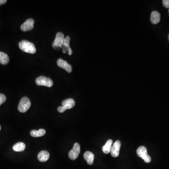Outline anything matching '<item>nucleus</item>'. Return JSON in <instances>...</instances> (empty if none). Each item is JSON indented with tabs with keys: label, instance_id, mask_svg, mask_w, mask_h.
Returning a JSON list of instances; mask_svg holds the SVG:
<instances>
[{
	"label": "nucleus",
	"instance_id": "39448f33",
	"mask_svg": "<svg viewBox=\"0 0 169 169\" xmlns=\"http://www.w3.org/2000/svg\"><path fill=\"white\" fill-rule=\"evenodd\" d=\"M35 82L37 85L43 86L48 88L52 87L53 85V82L52 79L45 76L39 77L36 79Z\"/></svg>",
	"mask_w": 169,
	"mask_h": 169
},
{
	"label": "nucleus",
	"instance_id": "7ed1b4c3",
	"mask_svg": "<svg viewBox=\"0 0 169 169\" xmlns=\"http://www.w3.org/2000/svg\"><path fill=\"white\" fill-rule=\"evenodd\" d=\"M64 34L62 32H58L57 33L55 40L52 43V47L54 49L59 50L62 48L64 39Z\"/></svg>",
	"mask_w": 169,
	"mask_h": 169
},
{
	"label": "nucleus",
	"instance_id": "1a4fd4ad",
	"mask_svg": "<svg viewBox=\"0 0 169 169\" xmlns=\"http://www.w3.org/2000/svg\"><path fill=\"white\" fill-rule=\"evenodd\" d=\"M57 64L59 67L63 68V69L66 70L68 73H70L72 70V66L69 64L66 61L63 60L61 58H59L57 60Z\"/></svg>",
	"mask_w": 169,
	"mask_h": 169
},
{
	"label": "nucleus",
	"instance_id": "dca6fc26",
	"mask_svg": "<svg viewBox=\"0 0 169 169\" xmlns=\"http://www.w3.org/2000/svg\"><path fill=\"white\" fill-rule=\"evenodd\" d=\"M45 133H46V131L43 129H39L38 131L33 130L30 132L31 136L33 137H41V136L44 135Z\"/></svg>",
	"mask_w": 169,
	"mask_h": 169
},
{
	"label": "nucleus",
	"instance_id": "ddd939ff",
	"mask_svg": "<svg viewBox=\"0 0 169 169\" xmlns=\"http://www.w3.org/2000/svg\"><path fill=\"white\" fill-rule=\"evenodd\" d=\"M50 157V153L48 152L46 150H43L39 153L38 158L40 162H45L48 160Z\"/></svg>",
	"mask_w": 169,
	"mask_h": 169
},
{
	"label": "nucleus",
	"instance_id": "9d476101",
	"mask_svg": "<svg viewBox=\"0 0 169 169\" xmlns=\"http://www.w3.org/2000/svg\"><path fill=\"white\" fill-rule=\"evenodd\" d=\"M121 142L119 141H117L114 143L111 148V156L114 157H119V151L121 148Z\"/></svg>",
	"mask_w": 169,
	"mask_h": 169
},
{
	"label": "nucleus",
	"instance_id": "aec40b11",
	"mask_svg": "<svg viewBox=\"0 0 169 169\" xmlns=\"http://www.w3.org/2000/svg\"><path fill=\"white\" fill-rule=\"evenodd\" d=\"M162 2L164 7L169 9V0H163Z\"/></svg>",
	"mask_w": 169,
	"mask_h": 169
},
{
	"label": "nucleus",
	"instance_id": "20e7f679",
	"mask_svg": "<svg viewBox=\"0 0 169 169\" xmlns=\"http://www.w3.org/2000/svg\"><path fill=\"white\" fill-rule=\"evenodd\" d=\"M137 154L139 157L144 160L145 163H149L151 161V158L148 154L147 148L144 146L139 147L137 149Z\"/></svg>",
	"mask_w": 169,
	"mask_h": 169
},
{
	"label": "nucleus",
	"instance_id": "6e6552de",
	"mask_svg": "<svg viewBox=\"0 0 169 169\" xmlns=\"http://www.w3.org/2000/svg\"><path fill=\"white\" fill-rule=\"evenodd\" d=\"M34 20L32 19H29L21 25V30L23 32H27L32 30L34 27Z\"/></svg>",
	"mask_w": 169,
	"mask_h": 169
},
{
	"label": "nucleus",
	"instance_id": "5701e85b",
	"mask_svg": "<svg viewBox=\"0 0 169 169\" xmlns=\"http://www.w3.org/2000/svg\"><path fill=\"white\" fill-rule=\"evenodd\" d=\"M1 126H0V131H1Z\"/></svg>",
	"mask_w": 169,
	"mask_h": 169
},
{
	"label": "nucleus",
	"instance_id": "f8f14e48",
	"mask_svg": "<svg viewBox=\"0 0 169 169\" xmlns=\"http://www.w3.org/2000/svg\"><path fill=\"white\" fill-rule=\"evenodd\" d=\"M161 20L160 14L158 12V11H152L151 14L150 21L153 24L156 25L160 22Z\"/></svg>",
	"mask_w": 169,
	"mask_h": 169
},
{
	"label": "nucleus",
	"instance_id": "a211bd4d",
	"mask_svg": "<svg viewBox=\"0 0 169 169\" xmlns=\"http://www.w3.org/2000/svg\"><path fill=\"white\" fill-rule=\"evenodd\" d=\"M9 62V56L4 52H0V63L5 65L7 64Z\"/></svg>",
	"mask_w": 169,
	"mask_h": 169
},
{
	"label": "nucleus",
	"instance_id": "393cba45",
	"mask_svg": "<svg viewBox=\"0 0 169 169\" xmlns=\"http://www.w3.org/2000/svg\"><path fill=\"white\" fill-rule=\"evenodd\" d=\"M168 11H169V10H168Z\"/></svg>",
	"mask_w": 169,
	"mask_h": 169
},
{
	"label": "nucleus",
	"instance_id": "412c9836",
	"mask_svg": "<svg viewBox=\"0 0 169 169\" xmlns=\"http://www.w3.org/2000/svg\"><path fill=\"white\" fill-rule=\"evenodd\" d=\"M57 110H58L59 112L63 113L64 112V111H66V110H65V109L63 106H60L57 108Z\"/></svg>",
	"mask_w": 169,
	"mask_h": 169
},
{
	"label": "nucleus",
	"instance_id": "423d86ee",
	"mask_svg": "<svg viewBox=\"0 0 169 169\" xmlns=\"http://www.w3.org/2000/svg\"><path fill=\"white\" fill-rule=\"evenodd\" d=\"M70 38L69 36H67L64 38L63 44L62 46V52L63 54H68L69 56L72 55V50L70 46Z\"/></svg>",
	"mask_w": 169,
	"mask_h": 169
},
{
	"label": "nucleus",
	"instance_id": "6ab92c4d",
	"mask_svg": "<svg viewBox=\"0 0 169 169\" xmlns=\"http://www.w3.org/2000/svg\"><path fill=\"white\" fill-rule=\"evenodd\" d=\"M6 100V97L3 94H0V106Z\"/></svg>",
	"mask_w": 169,
	"mask_h": 169
},
{
	"label": "nucleus",
	"instance_id": "4be33fe9",
	"mask_svg": "<svg viewBox=\"0 0 169 169\" xmlns=\"http://www.w3.org/2000/svg\"><path fill=\"white\" fill-rule=\"evenodd\" d=\"M7 0H0V5H3V4L6 3Z\"/></svg>",
	"mask_w": 169,
	"mask_h": 169
},
{
	"label": "nucleus",
	"instance_id": "0eeeda50",
	"mask_svg": "<svg viewBox=\"0 0 169 169\" xmlns=\"http://www.w3.org/2000/svg\"><path fill=\"white\" fill-rule=\"evenodd\" d=\"M80 152V145L78 143H75L73 148L69 153V157L70 159L74 160L78 158Z\"/></svg>",
	"mask_w": 169,
	"mask_h": 169
},
{
	"label": "nucleus",
	"instance_id": "2eb2a0df",
	"mask_svg": "<svg viewBox=\"0 0 169 169\" xmlns=\"http://www.w3.org/2000/svg\"><path fill=\"white\" fill-rule=\"evenodd\" d=\"M113 141L111 139L108 140L106 144L103 147V151L104 153L107 154L111 152V148L112 147Z\"/></svg>",
	"mask_w": 169,
	"mask_h": 169
},
{
	"label": "nucleus",
	"instance_id": "4468645a",
	"mask_svg": "<svg viewBox=\"0 0 169 169\" xmlns=\"http://www.w3.org/2000/svg\"><path fill=\"white\" fill-rule=\"evenodd\" d=\"M84 157L89 165L93 164L95 158V156L93 153L90 151H86L84 153Z\"/></svg>",
	"mask_w": 169,
	"mask_h": 169
},
{
	"label": "nucleus",
	"instance_id": "9b49d317",
	"mask_svg": "<svg viewBox=\"0 0 169 169\" xmlns=\"http://www.w3.org/2000/svg\"><path fill=\"white\" fill-rule=\"evenodd\" d=\"M62 106L65 110L72 109L75 105V102L73 99L69 98L62 101Z\"/></svg>",
	"mask_w": 169,
	"mask_h": 169
},
{
	"label": "nucleus",
	"instance_id": "f3484780",
	"mask_svg": "<svg viewBox=\"0 0 169 169\" xmlns=\"http://www.w3.org/2000/svg\"><path fill=\"white\" fill-rule=\"evenodd\" d=\"M26 148V145L23 142H18L14 145L13 149L16 152H22Z\"/></svg>",
	"mask_w": 169,
	"mask_h": 169
},
{
	"label": "nucleus",
	"instance_id": "f03ea898",
	"mask_svg": "<svg viewBox=\"0 0 169 169\" xmlns=\"http://www.w3.org/2000/svg\"><path fill=\"white\" fill-rule=\"evenodd\" d=\"M31 105V101L28 98L23 97L20 100L18 106V110L20 112H26L30 108Z\"/></svg>",
	"mask_w": 169,
	"mask_h": 169
},
{
	"label": "nucleus",
	"instance_id": "f257e3e1",
	"mask_svg": "<svg viewBox=\"0 0 169 169\" xmlns=\"http://www.w3.org/2000/svg\"><path fill=\"white\" fill-rule=\"evenodd\" d=\"M19 47L21 50L23 52L30 54H35L36 52V49L34 45L32 42L26 40H23L19 43Z\"/></svg>",
	"mask_w": 169,
	"mask_h": 169
},
{
	"label": "nucleus",
	"instance_id": "b1692460",
	"mask_svg": "<svg viewBox=\"0 0 169 169\" xmlns=\"http://www.w3.org/2000/svg\"><path fill=\"white\" fill-rule=\"evenodd\" d=\"M168 39H169V36H168Z\"/></svg>",
	"mask_w": 169,
	"mask_h": 169
}]
</instances>
